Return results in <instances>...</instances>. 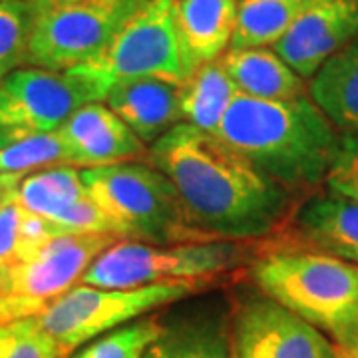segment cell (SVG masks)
<instances>
[{
    "label": "cell",
    "instance_id": "obj_1",
    "mask_svg": "<svg viewBox=\"0 0 358 358\" xmlns=\"http://www.w3.org/2000/svg\"><path fill=\"white\" fill-rule=\"evenodd\" d=\"M148 155L173 183L189 223L211 239H257L285 221L291 192L213 134L181 122Z\"/></svg>",
    "mask_w": 358,
    "mask_h": 358
},
{
    "label": "cell",
    "instance_id": "obj_2",
    "mask_svg": "<svg viewBox=\"0 0 358 358\" xmlns=\"http://www.w3.org/2000/svg\"><path fill=\"white\" fill-rule=\"evenodd\" d=\"M215 136L289 192L324 183L341 143V131L307 94L289 100L237 94Z\"/></svg>",
    "mask_w": 358,
    "mask_h": 358
},
{
    "label": "cell",
    "instance_id": "obj_3",
    "mask_svg": "<svg viewBox=\"0 0 358 358\" xmlns=\"http://www.w3.org/2000/svg\"><path fill=\"white\" fill-rule=\"evenodd\" d=\"M261 293L343 345L358 329V265L315 249H277L253 263Z\"/></svg>",
    "mask_w": 358,
    "mask_h": 358
},
{
    "label": "cell",
    "instance_id": "obj_4",
    "mask_svg": "<svg viewBox=\"0 0 358 358\" xmlns=\"http://www.w3.org/2000/svg\"><path fill=\"white\" fill-rule=\"evenodd\" d=\"M80 173L88 195L112 217L122 239L154 245L217 241L193 227L173 183L152 164L122 162Z\"/></svg>",
    "mask_w": 358,
    "mask_h": 358
},
{
    "label": "cell",
    "instance_id": "obj_5",
    "mask_svg": "<svg viewBox=\"0 0 358 358\" xmlns=\"http://www.w3.org/2000/svg\"><path fill=\"white\" fill-rule=\"evenodd\" d=\"M251 249L241 241L154 245L120 239L90 265L80 282L103 289H140L209 281L213 275L243 265Z\"/></svg>",
    "mask_w": 358,
    "mask_h": 358
},
{
    "label": "cell",
    "instance_id": "obj_6",
    "mask_svg": "<svg viewBox=\"0 0 358 358\" xmlns=\"http://www.w3.org/2000/svg\"><path fill=\"white\" fill-rule=\"evenodd\" d=\"M195 68L179 34L173 0H145L94 62L72 70L108 94L114 82L128 78L183 84Z\"/></svg>",
    "mask_w": 358,
    "mask_h": 358
},
{
    "label": "cell",
    "instance_id": "obj_7",
    "mask_svg": "<svg viewBox=\"0 0 358 358\" xmlns=\"http://www.w3.org/2000/svg\"><path fill=\"white\" fill-rule=\"evenodd\" d=\"M28 62L68 72L94 62L145 0H32Z\"/></svg>",
    "mask_w": 358,
    "mask_h": 358
},
{
    "label": "cell",
    "instance_id": "obj_8",
    "mask_svg": "<svg viewBox=\"0 0 358 358\" xmlns=\"http://www.w3.org/2000/svg\"><path fill=\"white\" fill-rule=\"evenodd\" d=\"M120 241L114 235L64 233L0 268V322L38 317L80 285L88 267Z\"/></svg>",
    "mask_w": 358,
    "mask_h": 358
},
{
    "label": "cell",
    "instance_id": "obj_9",
    "mask_svg": "<svg viewBox=\"0 0 358 358\" xmlns=\"http://www.w3.org/2000/svg\"><path fill=\"white\" fill-rule=\"evenodd\" d=\"M203 281L164 282L140 289H103L76 285L44 313L38 322L66 352L138 320L155 308L193 294Z\"/></svg>",
    "mask_w": 358,
    "mask_h": 358
},
{
    "label": "cell",
    "instance_id": "obj_10",
    "mask_svg": "<svg viewBox=\"0 0 358 358\" xmlns=\"http://www.w3.org/2000/svg\"><path fill=\"white\" fill-rule=\"evenodd\" d=\"M106 92L78 74L44 68H18L0 82V136L24 138L60 129L90 102H103Z\"/></svg>",
    "mask_w": 358,
    "mask_h": 358
},
{
    "label": "cell",
    "instance_id": "obj_11",
    "mask_svg": "<svg viewBox=\"0 0 358 358\" xmlns=\"http://www.w3.org/2000/svg\"><path fill=\"white\" fill-rule=\"evenodd\" d=\"M334 345L317 327L267 294L249 296L231 322V358H333Z\"/></svg>",
    "mask_w": 358,
    "mask_h": 358
},
{
    "label": "cell",
    "instance_id": "obj_12",
    "mask_svg": "<svg viewBox=\"0 0 358 358\" xmlns=\"http://www.w3.org/2000/svg\"><path fill=\"white\" fill-rule=\"evenodd\" d=\"M357 34L358 0H315L273 50L305 80Z\"/></svg>",
    "mask_w": 358,
    "mask_h": 358
},
{
    "label": "cell",
    "instance_id": "obj_13",
    "mask_svg": "<svg viewBox=\"0 0 358 358\" xmlns=\"http://www.w3.org/2000/svg\"><path fill=\"white\" fill-rule=\"evenodd\" d=\"M64 141L70 166H112L143 154V141L103 102H90L56 129Z\"/></svg>",
    "mask_w": 358,
    "mask_h": 358
},
{
    "label": "cell",
    "instance_id": "obj_14",
    "mask_svg": "<svg viewBox=\"0 0 358 358\" xmlns=\"http://www.w3.org/2000/svg\"><path fill=\"white\" fill-rule=\"evenodd\" d=\"M103 103L143 143H154L183 122L181 84L162 78H128L114 82Z\"/></svg>",
    "mask_w": 358,
    "mask_h": 358
},
{
    "label": "cell",
    "instance_id": "obj_15",
    "mask_svg": "<svg viewBox=\"0 0 358 358\" xmlns=\"http://www.w3.org/2000/svg\"><path fill=\"white\" fill-rule=\"evenodd\" d=\"M293 221L305 247L358 265V201L331 192L313 195Z\"/></svg>",
    "mask_w": 358,
    "mask_h": 358
},
{
    "label": "cell",
    "instance_id": "obj_16",
    "mask_svg": "<svg viewBox=\"0 0 358 358\" xmlns=\"http://www.w3.org/2000/svg\"><path fill=\"white\" fill-rule=\"evenodd\" d=\"M239 94L259 100H289L305 94V80L273 48H229L221 58Z\"/></svg>",
    "mask_w": 358,
    "mask_h": 358
},
{
    "label": "cell",
    "instance_id": "obj_17",
    "mask_svg": "<svg viewBox=\"0 0 358 358\" xmlns=\"http://www.w3.org/2000/svg\"><path fill=\"white\" fill-rule=\"evenodd\" d=\"M183 44L193 64L219 60L237 24V0H173Z\"/></svg>",
    "mask_w": 358,
    "mask_h": 358
},
{
    "label": "cell",
    "instance_id": "obj_18",
    "mask_svg": "<svg viewBox=\"0 0 358 358\" xmlns=\"http://www.w3.org/2000/svg\"><path fill=\"white\" fill-rule=\"evenodd\" d=\"M308 96L341 134H358V34L310 78Z\"/></svg>",
    "mask_w": 358,
    "mask_h": 358
},
{
    "label": "cell",
    "instance_id": "obj_19",
    "mask_svg": "<svg viewBox=\"0 0 358 358\" xmlns=\"http://www.w3.org/2000/svg\"><path fill=\"white\" fill-rule=\"evenodd\" d=\"M237 94L239 92L219 60L197 66L181 84L183 122L215 136Z\"/></svg>",
    "mask_w": 358,
    "mask_h": 358
},
{
    "label": "cell",
    "instance_id": "obj_20",
    "mask_svg": "<svg viewBox=\"0 0 358 358\" xmlns=\"http://www.w3.org/2000/svg\"><path fill=\"white\" fill-rule=\"evenodd\" d=\"M143 358H231V327L221 317L164 324Z\"/></svg>",
    "mask_w": 358,
    "mask_h": 358
},
{
    "label": "cell",
    "instance_id": "obj_21",
    "mask_svg": "<svg viewBox=\"0 0 358 358\" xmlns=\"http://www.w3.org/2000/svg\"><path fill=\"white\" fill-rule=\"evenodd\" d=\"M315 0H241L229 48H273Z\"/></svg>",
    "mask_w": 358,
    "mask_h": 358
},
{
    "label": "cell",
    "instance_id": "obj_22",
    "mask_svg": "<svg viewBox=\"0 0 358 358\" xmlns=\"http://www.w3.org/2000/svg\"><path fill=\"white\" fill-rule=\"evenodd\" d=\"M16 195L26 211L50 219L86 197L88 192L80 167L54 166L22 178Z\"/></svg>",
    "mask_w": 358,
    "mask_h": 358
},
{
    "label": "cell",
    "instance_id": "obj_23",
    "mask_svg": "<svg viewBox=\"0 0 358 358\" xmlns=\"http://www.w3.org/2000/svg\"><path fill=\"white\" fill-rule=\"evenodd\" d=\"M54 166H70L64 141L60 140L58 131L24 138H2L0 141V173L24 176L38 167Z\"/></svg>",
    "mask_w": 358,
    "mask_h": 358
},
{
    "label": "cell",
    "instance_id": "obj_24",
    "mask_svg": "<svg viewBox=\"0 0 358 358\" xmlns=\"http://www.w3.org/2000/svg\"><path fill=\"white\" fill-rule=\"evenodd\" d=\"M32 20V0H0V82L28 62Z\"/></svg>",
    "mask_w": 358,
    "mask_h": 358
},
{
    "label": "cell",
    "instance_id": "obj_25",
    "mask_svg": "<svg viewBox=\"0 0 358 358\" xmlns=\"http://www.w3.org/2000/svg\"><path fill=\"white\" fill-rule=\"evenodd\" d=\"M162 331V320L154 317L138 319L90 341L72 358H143Z\"/></svg>",
    "mask_w": 358,
    "mask_h": 358
},
{
    "label": "cell",
    "instance_id": "obj_26",
    "mask_svg": "<svg viewBox=\"0 0 358 358\" xmlns=\"http://www.w3.org/2000/svg\"><path fill=\"white\" fill-rule=\"evenodd\" d=\"M66 350L36 317L0 322V358H64Z\"/></svg>",
    "mask_w": 358,
    "mask_h": 358
},
{
    "label": "cell",
    "instance_id": "obj_27",
    "mask_svg": "<svg viewBox=\"0 0 358 358\" xmlns=\"http://www.w3.org/2000/svg\"><path fill=\"white\" fill-rule=\"evenodd\" d=\"M62 233H92V235H114L120 237L112 217L96 203L90 195L48 219ZM122 239V237H120Z\"/></svg>",
    "mask_w": 358,
    "mask_h": 358
},
{
    "label": "cell",
    "instance_id": "obj_28",
    "mask_svg": "<svg viewBox=\"0 0 358 358\" xmlns=\"http://www.w3.org/2000/svg\"><path fill=\"white\" fill-rule=\"evenodd\" d=\"M324 185L331 193L358 201V134H341L338 152Z\"/></svg>",
    "mask_w": 358,
    "mask_h": 358
},
{
    "label": "cell",
    "instance_id": "obj_29",
    "mask_svg": "<svg viewBox=\"0 0 358 358\" xmlns=\"http://www.w3.org/2000/svg\"><path fill=\"white\" fill-rule=\"evenodd\" d=\"M24 215V207L18 201V195H10L0 207V268L10 265L16 257L20 223Z\"/></svg>",
    "mask_w": 358,
    "mask_h": 358
},
{
    "label": "cell",
    "instance_id": "obj_30",
    "mask_svg": "<svg viewBox=\"0 0 358 358\" xmlns=\"http://www.w3.org/2000/svg\"><path fill=\"white\" fill-rule=\"evenodd\" d=\"M24 176H16V173H0V207L2 203L16 193L20 181Z\"/></svg>",
    "mask_w": 358,
    "mask_h": 358
},
{
    "label": "cell",
    "instance_id": "obj_31",
    "mask_svg": "<svg viewBox=\"0 0 358 358\" xmlns=\"http://www.w3.org/2000/svg\"><path fill=\"white\" fill-rule=\"evenodd\" d=\"M345 358H358V329L346 338L343 345L334 346Z\"/></svg>",
    "mask_w": 358,
    "mask_h": 358
},
{
    "label": "cell",
    "instance_id": "obj_32",
    "mask_svg": "<svg viewBox=\"0 0 358 358\" xmlns=\"http://www.w3.org/2000/svg\"><path fill=\"white\" fill-rule=\"evenodd\" d=\"M333 358H345V357H343V355H341V352H338V350H336V348H334V355H333Z\"/></svg>",
    "mask_w": 358,
    "mask_h": 358
},
{
    "label": "cell",
    "instance_id": "obj_33",
    "mask_svg": "<svg viewBox=\"0 0 358 358\" xmlns=\"http://www.w3.org/2000/svg\"><path fill=\"white\" fill-rule=\"evenodd\" d=\"M0 141H2V138H0Z\"/></svg>",
    "mask_w": 358,
    "mask_h": 358
}]
</instances>
